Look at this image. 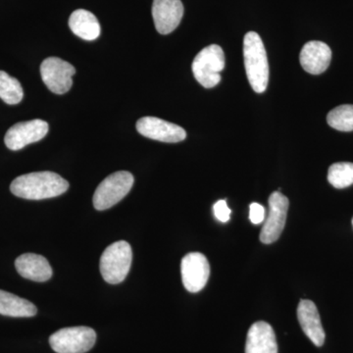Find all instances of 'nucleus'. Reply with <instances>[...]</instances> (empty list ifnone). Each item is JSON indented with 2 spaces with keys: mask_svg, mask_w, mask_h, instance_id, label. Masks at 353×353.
Returning a JSON list of instances; mask_svg holds the SVG:
<instances>
[{
  "mask_svg": "<svg viewBox=\"0 0 353 353\" xmlns=\"http://www.w3.org/2000/svg\"><path fill=\"white\" fill-rule=\"evenodd\" d=\"M250 220L252 224L259 225L265 221V208L261 204L253 202L250 205Z\"/></svg>",
  "mask_w": 353,
  "mask_h": 353,
  "instance_id": "nucleus-23",
  "label": "nucleus"
},
{
  "mask_svg": "<svg viewBox=\"0 0 353 353\" xmlns=\"http://www.w3.org/2000/svg\"><path fill=\"white\" fill-rule=\"evenodd\" d=\"M289 206V199L280 192H273L269 197V213L260 233L262 243L270 245L280 238L284 231Z\"/></svg>",
  "mask_w": 353,
  "mask_h": 353,
  "instance_id": "nucleus-8",
  "label": "nucleus"
},
{
  "mask_svg": "<svg viewBox=\"0 0 353 353\" xmlns=\"http://www.w3.org/2000/svg\"><path fill=\"white\" fill-rule=\"evenodd\" d=\"M225 68L224 51L217 44L206 46L192 62V73L204 88H214L221 82V72Z\"/></svg>",
  "mask_w": 353,
  "mask_h": 353,
  "instance_id": "nucleus-4",
  "label": "nucleus"
},
{
  "mask_svg": "<svg viewBox=\"0 0 353 353\" xmlns=\"http://www.w3.org/2000/svg\"><path fill=\"white\" fill-rule=\"evenodd\" d=\"M137 130L145 138L162 143H179L187 137L182 127L157 117H143L137 122Z\"/></svg>",
  "mask_w": 353,
  "mask_h": 353,
  "instance_id": "nucleus-11",
  "label": "nucleus"
},
{
  "mask_svg": "<svg viewBox=\"0 0 353 353\" xmlns=\"http://www.w3.org/2000/svg\"><path fill=\"white\" fill-rule=\"evenodd\" d=\"M69 183L53 172H34L16 178L11 183L14 196L30 201H41L61 196L67 192Z\"/></svg>",
  "mask_w": 353,
  "mask_h": 353,
  "instance_id": "nucleus-1",
  "label": "nucleus"
},
{
  "mask_svg": "<svg viewBox=\"0 0 353 353\" xmlns=\"http://www.w3.org/2000/svg\"><path fill=\"white\" fill-rule=\"evenodd\" d=\"M76 69L73 65L57 57H48L41 66V75L43 83L50 92L64 94L71 90Z\"/></svg>",
  "mask_w": 353,
  "mask_h": 353,
  "instance_id": "nucleus-7",
  "label": "nucleus"
},
{
  "mask_svg": "<svg viewBox=\"0 0 353 353\" xmlns=\"http://www.w3.org/2000/svg\"><path fill=\"white\" fill-rule=\"evenodd\" d=\"M97 333L88 327L64 328L51 334L50 345L57 353H85L94 347Z\"/></svg>",
  "mask_w": 353,
  "mask_h": 353,
  "instance_id": "nucleus-6",
  "label": "nucleus"
},
{
  "mask_svg": "<svg viewBox=\"0 0 353 353\" xmlns=\"http://www.w3.org/2000/svg\"><path fill=\"white\" fill-rule=\"evenodd\" d=\"M69 27L79 38L94 41L101 36V25L94 14L78 9L70 16Z\"/></svg>",
  "mask_w": 353,
  "mask_h": 353,
  "instance_id": "nucleus-17",
  "label": "nucleus"
},
{
  "mask_svg": "<svg viewBox=\"0 0 353 353\" xmlns=\"http://www.w3.org/2000/svg\"><path fill=\"white\" fill-rule=\"evenodd\" d=\"M48 124L36 119L17 123L7 131L4 141L9 150H20L28 145L41 141L48 134Z\"/></svg>",
  "mask_w": 353,
  "mask_h": 353,
  "instance_id": "nucleus-10",
  "label": "nucleus"
},
{
  "mask_svg": "<svg viewBox=\"0 0 353 353\" xmlns=\"http://www.w3.org/2000/svg\"><path fill=\"white\" fill-rule=\"evenodd\" d=\"M38 312L36 305L27 299L0 290V314L9 317H34Z\"/></svg>",
  "mask_w": 353,
  "mask_h": 353,
  "instance_id": "nucleus-18",
  "label": "nucleus"
},
{
  "mask_svg": "<svg viewBox=\"0 0 353 353\" xmlns=\"http://www.w3.org/2000/svg\"><path fill=\"white\" fill-rule=\"evenodd\" d=\"M213 210H214L216 219L220 221V222L226 223L230 220L232 211L231 209L228 208L227 201L225 199L216 202L214 206H213Z\"/></svg>",
  "mask_w": 353,
  "mask_h": 353,
  "instance_id": "nucleus-22",
  "label": "nucleus"
},
{
  "mask_svg": "<svg viewBox=\"0 0 353 353\" xmlns=\"http://www.w3.org/2000/svg\"><path fill=\"white\" fill-rule=\"evenodd\" d=\"M16 270L28 280L46 282L52 277V268L46 257L34 253H25L15 261Z\"/></svg>",
  "mask_w": 353,
  "mask_h": 353,
  "instance_id": "nucleus-16",
  "label": "nucleus"
},
{
  "mask_svg": "<svg viewBox=\"0 0 353 353\" xmlns=\"http://www.w3.org/2000/svg\"><path fill=\"white\" fill-rule=\"evenodd\" d=\"M183 15L181 0H154L152 4V17L155 28L161 34L175 31Z\"/></svg>",
  "mask_w": 353,
  "mask_h": 353,
  "instance_id": "nucleus-12",
  "label": "nucleus"
},
{
  "mask_svg": "<svg viewBox=\"0 0 353 353\" xmlns=\"http://www.w3.org/2000/svg\"><path fill=\"white\" fill-rule=\"evenodd\" d=\"M183 287L190 292H201L208 284L210 276V265L205 255L190 252L181 263Z\"/></svg>",
  "mask_w": 353,
  "mask_h": 353,
  "instance_id": "nucleus-9",
  "label": "nucleus"
},
{
  "mask_svg": "<svg viewBox=\"0 0 353 353\" xmlns=\"http://www.w3.org/2000/svg\"><path fill=\"white\" fill-rule=\"evenodd\" d=\"M132 260V248L127 241H116L109 245L101 257V273L104 281L112 285L122 283L131 269Z\"/></svg>",
  "mask_w": 353,
  "mask_h": 353,
  "instance_id": "nucleus-3",
  "label": "nucleus"
},
{
  "mask_svg": "<svg viewBox=\"0 0 353 353\" xmlns=\"http://www.w3.org/2000/svg\"><path fill=\"white\" fill-rule=\"evenodd\" d=\"M327 122L338 131H353V105L345 104L334 108L327 116Z\"/></svg>",
  "mask_w": 353,
  "mask_h": 353,
  "instance_id": "nucleus-21",
  "label": "nucleus"
},
{
  "mask_svg": "<svg viewBox=\"0 0 353 353\" xmlns=\"http://www.w3.org/2000/svg\"><path fill=\"white\" fill-rule=\"evenodd\" d=\"M328 181L336 189H345L353 185V163L339 162L332 165L329 168Z\"/></svg>",
  "mask_w": 353,
  "mask_h": 353,
  "instance_id": "nucleus-20",
  "label": "nucleus"
},
{
  "mask_svg": "<svg viewBox=\"0 0 353 353\" xmlns=\"http://www.w3.org/2000/svg\"><path fill=\"white\" fill-rule=\"evenodd\" d=\"M24 92L17 79L0 71V99L6 103L18 104L23 99Z\"/></svg>",
  "mask_w": 353,
  "mask_h": 353,
  "instance_id": "nucleus-19",
  "label": "nucleus"
},
{
  "mask_svg": "<svg viewBox=\"0 0 353 353\" xmlns=\"http://www.w3.org/2000/svg\"><path fill=\"white\" fill-rule=\"evenodd\" d=\"M352 225H353V219H352Z\"/></svg>",
  "mask_w": 353,
  "mask_h": 353,
  "instance_id": "nucleus-24",
  "label": "nucleus"
},
{
  "mask_svg": "<svg viewBox=\"0 0 353 353\" xmlns=\"http://www.w3.org/2000/svg\"><path fill=\"white\" fill-rule=\"evenodd\" d=\"M299 60L304 71L312 75H320L331 63L332 50L328 44L323 41H309L304 44Z\"/></svg>",
  "mask_w": 353,
  "mask_h": 353,
  "instance_id": "nucleus-13",
  "label": "nucleus"
},
{
  "mask_svg": "<svg viewBox=\"0 0 353 353\" xmlns=\"http://www.w3.org/2000/svg\"><path fill=\"white\" fill-rule=\"evenodd\" d=\"M243 59L248 82L257 94L266 90L269 65L263 41L255 32H248L243 39Z\"/></svg>",
  "mask_w": 353,
  "mask_h": 353,
  "instance_id": "nucleus-2",
  "label": "nucleus"
},
{
  "mask_svg": "<svg viewBox=\"0 0 353 353\" xmlns=\"http://www.w3.org/2000/svg\"><path fill=\"white\" fill-rule=\"evenodd\" d=\"M297 319L304 334L316 347H322L325 343L324 329H323L321 318L315 303L308 299H303L297 306Z\"/></svg>",
  "mask_w": 353,
  "mask_h": 353,
  "instance_id": "nucleus-14",
  "label": "nucleus"
},
{
  "mask_svg": "<svg viewBox=\"0 0 353 353\" xmlns=\"http://www.w3.org/2000/svg\"><path fill=\"white\" fill-rule=\"evenodd\" d=\"M134 176L130 172L119 171L104 179L94 194V205L97 210H106L122 201L134 185Z\"/></svg>",
  "mask_w": 353,
  "mask_h": 353,
  "instance_id": "nucleus-5",
  "label": "nucleus"
},
{
  "mask_svg": "<svg viewBox=\"0 0 353 353\" xmlns=\"http://www.w3.org/2000/svg\"><path fill=\"white\" fill-rule=\"evenodd\" d=\"M245 353H278L275 332L268 323H254L246 336Z\"/></svg>",
  "mask_w": 353,
  "mask_h": 353,
  "instance_id": "nucleus-15",
  "label": "nucleus"
}]
</instances>
